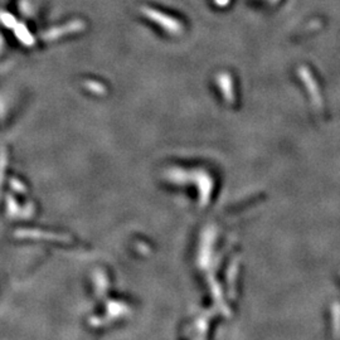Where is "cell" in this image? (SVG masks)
Segmentation results:
<instances>
[{
  "label": "cell",
  "instance_id": "6da1fadb",
  "mask_svg": "<svg viewBox=\"0 0 340 340\" xmlns=\"http://www.w3.org/2000/svg\"><path fill=\"white\" fill-rule=\"evenodd\" d=\"M142 12L145 13L147 16H149L152 20H154L155 23L160 24V26H163L164 28L168 29L170 32H179V28H180V24L178 23V22H175L174 19H172L169 16L161 14V13L159 12H155V10L153 9H144Z\"/></svg>",
  "mask_w": 340,
  "mask_h": 340
},
{
  "label": "cell",
  "instance_id": "7a4b0ae2",
  "mask_svg": "<svg viewBox=\"0 0 340 340\" xmlns=\"http://www.w3.org/2000/svg\"><path fill=\"white\" fill-rule=\"evenodd\" d=\"M216 2H217V4H219V5H226L229 0H216Z\"/></svg>",
  "mask_w": 340,
  "mask_h": 340
}]
</instances>
